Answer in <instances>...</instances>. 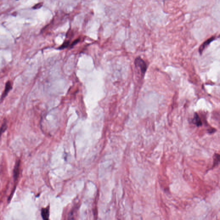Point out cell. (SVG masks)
I'll use <instances>...</instances> for the list:
<instances>
[{
  "label": "cell",
  "mask_w": 220,
  "mask_h": 220,
  "mask_svg": "<svg viewBox=\"0 0 220 220\" xmlns=\"http://www.w3.org/2000/svg\"><path fill=\"white\" fill-rule=\"evenodd\" d=\"M7 128H8V125H7V123L6 121H5L4 123H3L2 125V127L0 128V137L2 135L3 133L5 132V131L7 130Z\"/></svg>",
  "instance_id": "obj_7"
},
{
  "label": "cell",
  "mask_w": 220,
  "mask_h": 220,
  "mask_svg": "<svg viewBox=\"0 0 220 220\" xmlns=\"http://www.w3.org/2000/svg\"><path fill=\"white\" fill-rule=\"evenodd\" d=\"M42 5H43V3H39V4H37V5L34 6L33 8L34 9H39V8H41L42 7Z\"/></svg>",
  "instance_id": "obj_9"
},
{
  "label": "cell",
  "mask_w": 220,
  "mask_h": 220,
  "mask_svg": "<svg viewBox=\"0 0 220 220\" xmlns=\"http://www.w3.org/2000/svg\"><path fill=\"white\" fill-rule=\"evenodd\" d=\"M80 41V39H76V40H75V41H74V42L72 43V44H71V46H72H72H74V45H76V44H77V43L79 42Z\"/></svg>",
  "instance_id": "obj_10"
},
{
  "label": "cell",
  "mask_w": 220,
  "mask_h": 220,
  "mask_svg": "<svg viewBox=\"0 0 220 220\" xmlns=\"http://www.w3.org/2000/svg\"><path fill=\"white\" fill-rule=\"evenodd\" d=\"M215 37H212L210 38V39H208L207 41H205V42L203 43L202 45L200 46V48H199V52H200V54H202V52H203L204 49L207 47L209 44L213 41L215 39Z\"/></svg>",
  "instance_id": "obj_3"
},
{
  "label": "cell",
  "mask_w": 220,
  "mask_h": 220,
  "mask_svg": "<svg viewBox=\"0 0 220 220\" xmlns=\"http://www.w3.org/2000/svg\"><path fill=\"white\" fill-rule=\"evenodd\" d=\"M41 215L43 219L46 220L49 219V212L48 208H42L41 209Z\"/></svg>",
  "instance_id": "obj_6"
},
{
  "label": "cell",
  "mask_w": 220,
  "mask_h": 220,
  "mask_svg": "<svg viewBox=\"0 0 220 220\" xmlns=\"http://www.w3.org/2000/svg\"><path fill=\"white\" fill-rule=\"evenodd\" d=\"M192 122H193V124L196 125L197 127H200V126L202 125V121L197 113H195L194 119H193Z\"/></svg>",
  "instance_id": "obj_5"
},
{
  "label": "cell",
  "mask_w": 220,
  "mask_h": 220,
  "mask_svg": "<svg viewBox=\"0 0 220 220\" xmlns=\"http://www.w3.org/2000/svg\"><path fill=\"white\" fill-rule=\"evenodd\" d=\"M70 45V42L69 41H66L64 42L63 44H62L61 46L59 47V49H63L67 48Z\"/></svg>",
  "instance_id": "obj_8"
},
{
  "label": "cell",
  "mask_w": 220,
  "mask_h": 220,
  "mask_svg": "<svg viewBox=\"0 0 220 220\" xmlns=\"http://www.w3.org/2000/svg\"><path fill=\"white\" fill-rule=\"evenodd\" d=\"M135 64L136 67L139 68L142 74H145L147 69V66L145 62L142 59L139 57H137L135 59Z\"/></svg>",
  "instance_id": "obj_1"
},
{
  "label": "cell",
  "mask_w": 220,
  "mask_h": 220,
  "mask_svg": "<svg viewBox=\"0 0 220 220\" xmlns=\"http://www.w3.org/2000/svg\"><path fill=\"white\" fill-rule=\"evenodd\" d=\"M12 89V83L11 81H8V82L6 83V85H5V90H4V92L2 95V97H1V101H2L8 95V93Z\"/></svg>",
  "instance_id": "obj_2"
},
{
  "label": "cell",
  "mask_w": 220,
  "mask_h": 220,
  "mask_svg": "<svg viewBox=\"0 0 220 220\" xmlns=\"http://www.w3.org/2000/svg\"><path fill=\"white\" fill-rule=\"evenodd\" d=\"M20 161L19 160L16 162L13 169V178L15 180L18 178L19 174V168H20Z\"/></svg>",
  "instance_id": "obj_4"
}]
</instances>
